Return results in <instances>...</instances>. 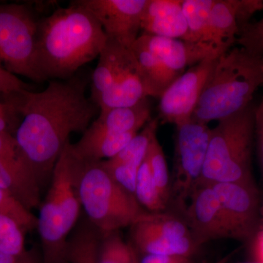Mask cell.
I'll return each instance as SVG.
<instances>
[{
	"label": "cell",
	"instance_id": "1",
	"mask_svg": "<svg viewBox=\"0 0 263 263\" xmlns=\"http://www.w3.org/2000/svg\"><path fill=\"white\" fill-rule=\"evenodd\" d=\"M86 80L52 79L40 92L29 90L1 95L22 116L14 136L41 186L52 173L71 133L87 129L100 110L86 97Z\"/></svg>",
	"mask_w": 263,
	"mask_h": 263
},
{
	"label": "cell",
	"instance_id": "2",
	"mask_svg": "<svg viewBox=\"0 0 263 263\" xmlns=\"http://www.w3.org/2000/svg\"><path fill=\"white\" fill-rule=\"evenodd\" d=\"M106 34L92 13L72 2L38 21L37 63L44 81L70 79L99 57Z\"/></svg>",
	"mask_w": 263,
	"mask_h": 263
},
{
	"label": "cell",
	"instance_id": "3",
	"mask_svg": "<svg viewBox=\"0 0 263 263\" xmlns=\"http://www.w3.org/2000/svg\"><path fill=\"white\" fill-rule=\"evenodd\" d=\"M262 86L263 55L230 48L216 59L192 119L209 124L239 113Z\"/></svg>",
	"mask_w": 263,
	"mask_h": 263
},
{
	"label": "cell",
	"instance_id": "4",
	"mask_svg": "<svg viewBox=\"0 0 263 263\" xmlns=\"http://www.w3.org/2000/svg\"><path fill=\"white\" fill-rule=\"evenodd\" d=\"M80 165V159L68 142L55 164L37 216L43 263H68L67 243L81 208L78 192Z\"/></svg>",
	"mask_w": 263,
	"mask_h": 263
},
{
	"label": "cell",
	"instance_id": "5",
	"mask_svg": "<svg viewBox=\"0 0 263 263\" xmlns=\"http://www.w3.org/2000/svg\"><path fill=\"white\" fill-rule=\"evenodd\" d=\"M80 159V158H79ZM78 192L88 220L102 233L131 228L149 212L106 172L101 161L80 159Z\"/></svg>",
	"mask_w": 263,
	"mask_h": 263
},
{
	"label": "cell",
	"instance_id": "6",
	"mask_svg": "<svg viewBox=\"0 0 263 263\" xmlns=\"http://www.w3.org/2000/svg\"><path fill=\"white\" fill-rule=\"evenodd\" d=\"M254 110L251 104L239 113L218 121L212 128L200 183L253 181Z\"/></svg>",
	"mask_w": 263,
	"mask_h": 263
},
{
	"label": "cell",
	"instance_id": "7",
	"mask_svg": "<svg viewBox=\"0 0 263 263\" xmlns=\"http://www.w3.org/2000/svg\"><path fill=\"white\" fill-rule=\"evenodd\" d=\"M38 21L27 5L0 3V66L42 82L37 63Z\"/></svg>",
	"mask_w": 263,
	"mask_h": 263
},
{
	"label": "cell",
	"instance_id": "8",
	"mask_svg": "<svg viewBox=\"0 0 263 263\" xmlns=\"http://www.w3.org/2000/svg\"><path fill=\"white\" fill-rule=\"evenodd\" d=\"M176 127L171 200L184 213L201 181L212 128L193 119Z\"/></svg>",
	"mask_w": 263,
	"mask_h": 263
},
{
	"label": "cell",
	"instance_id": "9",
	"mask_svg": "<svg viewBox=\"0 0 263 263\" xmlns=\"http://www.w3.org/2000/svg\"><path fill=\"white\" fill-rule=\"evenodd\" d=\"M210 185L222 208L231 238L252 239L259 228L261 209L258 191L254 181Z\"/></svg>",
	"mask_w": 263,
	"mask_h": 263
},
{
	"label": "cell",
	"instance_id": "10",
	"mask_svg": "<svg viewBox=\"0 0 263 263\" xmlns=\"http://www.w3.org/2000/svg\"><path fill=\"white\" fill-rule=\"evenodd\" d=\"M217 57L207 59L188 68L161 95L159 110L162 123L176 127L192 120Z\"/></svg>",
	"mask_w": 263,
	"mask_h": 263
},
{
	"label": "cell",
	"instance_id": "11",
	"mask_svg": "<svg viewBox=\"0 0 263 263\" xmlns=\"http://www.w3.org/2000/svg\"><path fill=\"white\" fill-rule=\"evenodd\" d=\"M41 187L15 136L0 133V188L32 211L41 205Z\"/></svg>",
	"mask_w": 263,
	"mask_h": 263
},
{
	"label": "cell",
	"instance_id": "12",
	"mask_svg": "<svg viewBox=\"0 0 263 263\" xmlns=\"http://www.w3.org/2000/svg\"><path fill=\"white\" fill-rule=\"evenodd\" d=\"M98 19L109 39L131 48L139 37L148 0H79Z\"/></svg>",
	"mask_w": 263,
	"mask_h": 263
},
{
	"label": "cell",
	"instance_id": "13",
	"mask_svg": "<svg viewBox=\"0 0 263 263\" xmlns=\"http://www.w3.org/2000/svg\"><path fill=\"white\" fill-rule=\"evenodd\" d=\"M183 214L198 248L211 240L231 238L222 208L210 184L197 185Z\"/></svg>",
	"mask_w": 263,
	"mask_h": 263
},
{
	"label": "cell",
	"instance_id": "14",
	"mask_svg": "<svg viewBox=\"0 0 263 263\" xmlns=\"http://www.w3.org/2000/svg\"><path fill=\"white\" fill-rule=\"evenodd\" d=\"M262 10V0H214L210 15L214 46L222 52L233 48L241 27Z\"/></svg>",
	"mask_w": 263,
	"mask_h": 263
},
{
	"label": "cell",
	"instance_id": "15",
	"mask_svg": "<svg viewBox=\"0 0 263 263\" xmlns=\"http://www.w3.org/2000/svg\"><path fill=\"white\" fill-rule=\"evenodd\" d=\"M138 39L167 68L179 75L183 73L187 67L190 68L203 60L224 53L212 44L158 37L143 32Z\"/></svg>",
	"mask_w": 263,
	"mask_h": 263
},
{
	"label": "cell",
	"instance_id": "16",
	"mask_svg": "<svg viewBox=\"0 0 263 263\" xmlns=\"http://www.w3.org/2000/svg\"><path fill=\"white\" fill-rule=\"evenodd\" d=\"M158 122V119H151L117 155L109 160L101 161L102 165L109 176L133 195L135 193L138 171L146 158L151 142L157 136Z\"/></svg>",
	"mask_w": 263,
	"mask_h": 263
},
{
	"label": "cell",
	"instance_id": "17",
	"mask_svg": "<svg viewBox=\"0 0 263 263\" xmlns=\"http://www.w3.org/2000/svg\"><path fill=\"white\" fill-rule=\"evenodd\" d=\"M141 30L152 35L192 42L182 0H148Z\"/></svg>",
	"mask_w": 263,
	"mask_h": 263
},
{
	"label": "cell",
	"instance_id": "18",
	"mask_svg": "<svg viewBox=\"0 0 263 263\" xmlns=\"http://www.w3.org/2000/svg\"><path fill=\"white\" fill-rule=\"evenodd\" d=\"M149 97H152L149 86L134 55L112 86L102 95L98 106L100 112L114 108H127Z\"/></svg>",
	"mask_w": 263,
	"mask_h": 263
},
{
	"label": "cell",
	"instance_id": "19",
	"mask_svg": "<svg viewBox=\"0 0 263 263\" xmlns=\"http://www.w3.org/2000/svg\"><path fill=\"white\" fill-rule=\"evenodd\" d=\"M151 114L150 102L146 98L133 106L100 112L98 119L91 123L86 131L108 135L140 132L152 119Z\"/></svg>",
	"mask_w": 263,
	"mask_h": 263
},
{
	"label": "cell",
	"instance_id": "20",
	"mask_svg": "<svg viewBox=\"0 0 263 263\" xmlns=\"http://www.w3.org/2000/svg\"><path fill=\"white\" fill-rule=\"evenodd\" d=\"M133 57L130 48L125 47L114 40L107 39L91 78V99L97 105L102 95L112 86Z\"/></svg>",
	"mask_w": 263,
	"mask_h": 263
},
{
	"label": "cell",
	"instance_id": "21",
	"mask_svg": "<svg viewBox=\"0 0 263 263\" xmlns=\"http://www.w3.org/2000/svg\"><path fill=\"white\" fill-rule=\"evenodd\" d=\"M130 48L149 86L152 98L160 99L170 85L181 75L167 68L138 37Z\"/></svg>",
	"mask_w": 263,
	"mask_h": 263
},
{
	"label": "cell",
	"instance_id": "22",
	"mask_svg": "<svg viewBox=\"0 0 263 263\" xmlns=\"http://www.w3.org/2000/svg\"><path fill=\"white\" fill-rule=\"evenodd\" d=\"M101 235L89 220L79 226L67 243L68 263H98Z\"/></svg>",
	"mask_w": 263,
	"mask_h": 263
},
{
	"label": "cell",
	"instance_id": "23",
	"mask_svg": "<svg viewBox=\"0 0 263 263\" xmlns=\"http://www.w3.org/2000/svg\"><path fill=\"white\" fill-rule=\"evenodd\" d=\"M214 3V0H182L183 14L187 22L192 42L214 46L210 26Z\"/></svg>",
	"mask_w": 263,
	"mask_h": 263
},
{
	"label": "cell",
	"instance_id": "24",
	"mask_svg": "<svg viewBox=\"0 0 263 263\" xmlns=\"http://www.w3.org/2000/svg\"><path fill=\"white\" fill-rule=\"evenodd\" d=\"M119 232H101L98 263H139L134 247L122 238Z\"/></svg>",
	"mask_w": 263,
	"mask_h": 263
},
{
	"label": "cell",
	"instance_id": "25",
	"mask_svg": "<svg viewBox=\"0 0 263 263\" xmlns=\"http://www.w3.org/2000/svg\"><path fill=\"white\" fill-rule=\"evenodd\" d=\"M134 195L142 208L152 214L163 213L168 206L157 190L146 157L138 171Z\"/></svg>",
	"mask_w": 263,
	"mask_h": 263
},
{
	"label": "cell",
	"instance_id": "26",
	"mask_svg": "<svg viewBox=\"0 0 263 263\" xmlns=\"http://www.w3.org/2000/svg\"><path fill=\"white\" fill-rule=\"evenodd\" d=\"M146 160L157 190L164 201L169 205L171 202V176L164 151L157 136L151 142Z\"/></svg>",
	"mask_w": 263,
	"mask_h": 263
},
{
	"label": "cell",
	"instance_id": "27",
	"mask_svg": "<svg viewBox=\"0 0 263 263\" xmlns=\"http://www.w3.org/2000/svg\"><path fill=\"white\" fill-rule=\"evenodd\" d=\"M0 214L16 221L26 233L37 229V216L11 194L2 188H0Z\"/></svg>",
	"mask_w": 263,
	"mask_h": 263
},
{
	"label": "cell",
	"instance_id": "28",
	"mask_svg": "<svg viewBox=\"0 0 263 263\" xmlns=\"http://www.w3.org/2000/svg\"><path fill=\"white\" fill-rule=\"evenodd\" d=\"M26 231L16 221L0 214V252L18 254L26 250Z\"/></svg>",
	"mask_w": 263,
	"mask_h": 263
},
{
	"label": "cell",
	"instance_id": "29",
	"mask_svg": "<svg viewBox=\"0 0 263 263\" xmlns=\"http://www.w3.org/2000/svg\"><path fill=\"white\" fill-rule=\"evenodd\" d=\"M236 43L251 53L263 55V17L242 27Z\"/></svg>",
	"mask_w": 263,
	"mask_h": 263
},
{
	"label": "cell",
	"instance_id": "30",
	"mask_svg": "<svg viewBox=\"0 0 263 263\" xmlns=\"http://www.w3.org/2000/svg\"><path fill=\"white\" fill-rule=\"evenodd\" d=\"M22 116L13 105L0 101V133H9L14 136L21 124Z\"/></svg>",
	"mask_w": 263,
	"mask_h": 263
},
{
	"label": "cell",
	"instance_id": "31",
	"mask_svg": "<svg viewBox=\"0 0 263 263\" xmlns=\"http://www.w3.org/2000/svg\"><path fill=\"white\" fill-rule=\"evenodd\" d=\"M28 87V84L21 80L18 76L0 66V94L8 95L23 90H29Z\"/></svg>",
	"mask_w": 263,
	"mask_h": 263
},
{
	"label": "cell",
	"instance_id": "32",
	"mask_svg": "<svg viewBox=\"0 0 263 263\" xmlns=\"http://www.w3.org/2000/svg\"><path fill=\"white\" fill-rule=\"evenodd\" d=\"M0 263H43L42 254L40 255L35 249H26L18 254L0 252Z\"/></svg>",
	"mask_w": 263,
	"mask_h": 263
},
{
	"label": "cell",
	"instance_id": "33",
	"mask_svg": "<svg viewBox=\"0 0 263 263\" xmlns=\"http://www.w3.org/2000/svg\"><path fill=\"white\" fill-rule=\"evenodd\" d=\"M254 138L257 141L259 164L263 175V96L254 110Z\"/></svg>",
	"mask_w": 263,
	"mask_h": 263
},
{
	"label": "cell",
	"instance_id": "34",
	"mask_svg": "<svg viewBox=\"0 0 263 263\" xmlns=\"http://www.w3.org/2000/svg\"><path fill=\"white\" fill-rule=\"evenodd\" d=\"M139 257V256H138ZM139 263H194L192 258L176 256L143 255Z\"/></svg>",
	"mask_w": 263,
	"mask_h": 263
},
{
	"label": "cell",
	"instance_id": "35",
	"mask_svg": "<svg viewBox=\"0 0 263 263\" xmlns=\"http://www.w3.org/2000/svg\"><path fill=\"white\" fill-rule=\"evenodd\" d=\"M252 245V254L254 261L263 263V226L259 227L256 234L254 235Z\"/></svg>",
	"mask_w": 263,
	"mask_h": 263
},
{
	"label": "cell",
	"instance_id": "36",
	"mask_svg": "<svg viewBox=\"0 0 263 263\" xmlns=\"http://www.w3.org/2000/svg\"><path fill=\"white\" fill-rule=\"evenodd\" d=\"M239 263H260L259 262H257V261H252V262H239Z\"/></svg>",
	"mask_w": 263,
	"mask_h": 263
},
{
	"label": "cell",
	"instance_id": "37",
	"mask_svg": "<svg viewBox=\"0 0 263 263\" xmlns=\"http://www.w3.org/2000/svg\"><path fill=\"white\" fill-rule=\"evenodd\" d=\"M219 263H223V262H219Z\"/></svg>",
	"mask_w": 263,
	"mask_h": 263
}]
</instances>
